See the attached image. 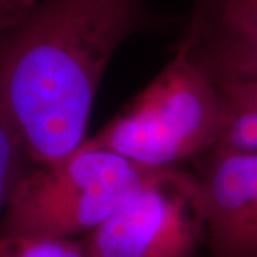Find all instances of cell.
I'll use <instances>...</instances> for the list:
<instances>
[{
    "label": "cell",
    "mask_w": 257,
    "mask_h": 257,
    "mask_svg": "<svg viewBox=\"0 0 257 257\" xmlns=\"http://www.w3.org/2000/svg\"><path fill=\"white\" fill-rule=\"evenodd\" d=\"M152 172L87 139L59 160L32 165L0 217V236H89L138 196Z\"/></svg>",
    "instance_id": "obj_2"
},
{
    "label": "cell",
    "mask_w": 257,
    "mask_h": 257,
    "mask_svg": "<svg viewBox=\"0 0 257 257\" xmlns=\"http://www.w3.org/2000/svg\"><path fill=\"white\" fill-rule=\"evenodd\" d=\"M209 257H257V153H209L202 175Z\"/></svg>",
    "instance_id": "obj_5"
},
{
    "label": "cell",
    "mask_w": 257,
    "mask_h": 257,
    "mask_svg": "<svg viewBox=\"0 0 257 257\" xmlns=\"http://www.w3.org/2000/svg\"><path fill=\"white\" fill-rule=\"evenodd\" d=\"M0 257H87L77 240L0 236Z\"/></svg>",
    "instance_id": "obj_10"
},
{
    "label": "cell",
    "mask_w": 257,
    "mask_h": 257,
    "mask_svg": "<svg viewBox=\"0 0 257 257\" xmlns=\"http://www.w3.org/2000/svg\"><path fill=\"white\" fill-rule=\"evenodd\" d=\"M32 165L33 162L18 130L0 106V217L16 186Z\"/></svg>",
    "instance_id": "obj_9"
},
{
    "label": "cell",
    "mask_w": 257,
    "mask_h": 257,
    "mask_svg": "<svg viewBox=\"0 0 257 257\" xmlns=\"http://www.w3.org/2000/svg\"><path fill=\"white\" fill-rule=\"evenodd\" d=\"M206 246L199 176L153 170L138 196L87 236V257H197Z\"/></svg>",
    "instance_id": "obj_4"
},
{
    "label": "cell",
    "mask_w": 257,
    "mask_h": 257,
    "mask_svg": "<svg viewBox=\"0 0 257 257\" xmlns=\"http://www.w3.org/2000/svg\"><path fill=\"white\" fill-rule=\"evenodd\" d=\"M187 26L257 39V0H196Z\"/></svg>",
    "instance_id": "obj_8"
},
{
    "label": "cell",
    "mask_w": 257,
    "mask_h": 257,
    "mask_svg": "<svg viewBox=\"0 0 257 257\" xmlns=\"http://www.w3.org/2000/svg\"><path fill=\"white\" fill-rule=\"evenodd\" d=\"M157 23L147 0H37L0 30V106L35 165L87 140L113 56Z\"/></svg>",
    "instance_id": "obj_1"
},
{
    "label": "cell",
    "mask_w": 257,
    "mask_h": 257,
    "mask_svg": "<svg viewBox=\"0 0 257 257\" xmlns=\"http://www.w3.org/2000/svg\"><path fill=\"white\" fill-rule=\"evenodd\" d=\"M182 40L187 42L193 59L214 82H257V39L234 37L187 26Z\"/></svg>",
    "instance_id": "obj_6"
},
{
    "label": "cell",
    "mask_w": 257,
    "mask_h": 257,
    "mask_svg": "<svg viewBox=\"0 0 257 257\" xmlns=\"http://www.w3.org/2000/svg\"><path fill=\"white\" fill-rule=\"evenodd\" d=\"M26 12V10H25ZM23 12V13H25ZM23 13H20V15H16V13H10L8 10H3L0 9V30H3L5 28H8L9 25H12L19 16H22Z\"/></svg>",
    "instance_id": "obj_12"
},
{
    "label": "cell",
    "mask_w": 257,
    "mask_h": 257,
    "mask_svg": "<svg viewBox=\"0 0 257 257\" xmlns=\"http://www.w3.org/2000/svg\"><path fill=\"white\" fill-rule=\"evenodd\" d=\"M223 101V121L214 150L257 153V82H216Z\"/></svg>",
    "instance_id": "obj_7"
},
{
    "label": "cell",
    "mask_w": 257,
    "mask_h": 257,
    "mask_svg": "<svg viewBox=\"0 0 257 257\" xmlns=\"http://www.w3.org/2000/svg\"><path fill=\"white\" fill-rule=\"evenodd\" d=\"M221 121L217 83L180 40L172 60L90 139L135 165L157 170L210 153Z\"/></svg>",
    "instance_id": "obj_3"
},
{
    "label": "cell",
    "mask_w": 257,
    "mask_h": 257,
    "mask_svg": "<svg viewBox=\"0 0 257 257\" xmlns=\"http://www.w3.org/2000/svg\"><path fill=\"white\" fill-rule=\"evenodd\" d=\"M36 2L37 0H0V9L20 15L30 6H33Z\"/></svg>",
    "instance_id": "obj_11"
}]
</instances>
